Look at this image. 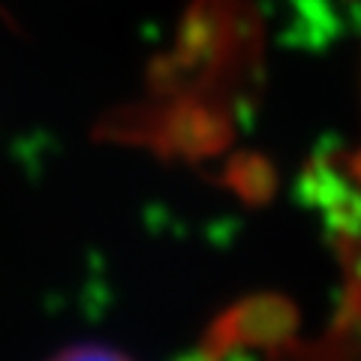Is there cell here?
<instances>
[{
	"label": "cell",
	"mask_w": 361,
	"mask_h": 361,
	"mask_svg": "<svg viewBox=\"0 0 361 361\" xmlns=\"http://www.w3.org/2000/svg\"><path fill=\"white\" fill-rule=\"evenodd\" d=\"M262 21L247 0H193L178 25L172 54L157 63L154 85L163 94H205L223 75L259 58ZM211 97V94H208Z\"/></svg>",
	"instance_id": "obj_1"
},
{
	"label": "cell",
	"mask_w": 361,
	"mask_h": 361,
	"mask_svg": "<svg viewBox=\"0 0 361 361\" xmlns=\"http://www.w3.org/2000/svg\"><path fill=\"white\" fill-rule=\"evenodd\" d=\"M232 118L208 94H169L145 121L142 139L166 157L205 160L217 157L232 142Z\"/></svg>",
	"instance_id": "obj_2"
},
{
	"label": "cell",
	"mask_w": 361,
	"mask_h": 361,
	"mask_svg": "<svg viewBox=\"0 0 361 361\" xmlns=\"http://www.w3.org/2000/svg\"><path fill=\"white\" fill-rule=\"evenodd\" d=\"M298 331V310L286 295L262 292L217 313L202 337V353L226 361L241 349H280Z\"/></svg>",
	"instance_id": "obj_3"
},
{
	"label": "cell",
	"mask_w": 361,
	"mask_h": 361,
	"mask_svg": "<svg viewBox=\"0 0 361 361\" xmlns=\"http://www.w3.org/2000/svg\"><path fill=\"white\" fill-rule=\"evenodd\" d=\"M223 184L247 205H265L277 193V172L262 154H235L223 169Z\"/></svg>",
	"instance_id": "obj_4"
},
{
	"label": "cell",
	"mask_w": 361,
	"mask_h": 361,
	"mask_svg": "<svg viewBox=\"0 0 361 361\" xmlns=\"http://www.w3.org/2000/svg\"><path fill=\"white\" fill-rule=\"evenodd\" d=\"M49 361H133L123 353L111 346H97V343H78V346H66L58 355H51Z\"/></svg>",
	"instance_id": "obj_5"
},
{
	"label": "cell",
	"mask_w": 361,
	"mask_h": 361,
	"mask_svg": "<svg viewBox=\"0 0 361 361\" xmlns=\"http://www.w3.org/2000/svg\"><path fill=\"white\" fill-rule=\"evenodd\" d=\"M346 169H349V175H353V178L358 180V184H361V151H358V154H353V157H349Z\"/></svg>",
	"instance_id": "obj_6"
},
{
	"label": "cell",
	"mask_w": 361,
	"mask_h": 361,
	"mask_svg": "<svg viewBox=\"0 0 361 361\" xmlns=\"http://www.w3.org/2000/svg\"><path fill=\"white\" fill-rule=\"evenodd\" d=\"M180 361H220V358H211V355H205V353H202V349H199L196 355H190V358H180Z\"/></svg>",
	"instance_id": "obj_7"
}]
</instances>
